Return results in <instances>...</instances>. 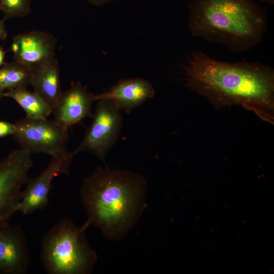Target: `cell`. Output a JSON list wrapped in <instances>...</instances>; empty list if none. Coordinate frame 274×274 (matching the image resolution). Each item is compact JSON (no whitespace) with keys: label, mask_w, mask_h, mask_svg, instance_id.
<instances>
[{"label":"cell","mask_w":274,"mask_h":274,"mask_svg":"<svg viewBox=\"0 0 274 274\" xmlns=\"http://www.w3.org/2000/svg\"><path fill=\"white\" fill-rule=\"evenodd\" d=\"M94 95L89 93L80 82H72L70 88L62 92L53 109L54 121L69 129L87 117H92Z\"/></svg>","instance_id":"8fae6325"},{"label":"cell","mask_w":274,"mask_h":274,"mask_svg":"<svg viewBox=\"0 0 274 274\" xmlns=\"http://www.w3.org/2000/svg\"><path fill=\"white\" fill-rule=\"evenodd\" d=\"M32 0H0V10L5 21L13 17H23L31 12Z\"/></svg>","instance_id":"2e32d148"},{"label":"cell","mask_w":274,"mask_h":274,"mask_svg":"<svg viewBox=\"0 0 274 274\" xmlns=\"http://www.w3.org/2000/svg\"><path fill=\"white\" fill-rule=\"evenodd\" d=\"M7 35V32L3 20H0V41L5 39Z\"/></svg>","instance_id":"ac0fdd59"},{"label":"cell","mask_w":274,"mask_h":274,"mask_svg":"<svg viewBox=\"0 0 274 274\" xmlns=\"http://www.w3.org/2000/svg\"><path fill=\"white\" fill-rule=\"evenodd\" d=\"M5 51L0 47V67L5 63Z\"/></svg>","instance_id":"ffe728a7"},{"label":"cell","mask_w":274,"mask_h":274,"mask_svg":"<svg viewBox=\"0 0 274 274\" xmlns=\"http://www.w3.org/2000/svg\"><path fill=\"white\" fill-rule=\"evenodd\" d=\"M33 75L30 70L15 60L5 63L0 67V90L27 88L31 85Z\"/></svg>","instance_id":"9a60e30c"},{"label":"cell","mask_w":274,"mask_h":274,"mask_svg":"<svg viewBox=\"0 0 274 274\" xmlns=\"http://www.w3.org/2000/svg\"><path fill=\"white\" fill-rule=\"evenodd\" d=\"M76 154L75 151H66L52 156L45 169L35 178L28 180L17 212L27 215L45 208L48 203L53 179L61 174L68 175L73 158Z\"/></svg>","instance_id":"ba28073f"},{"label":"cell","mask_w":274,"mask_h":274,"mask_svg":"<svg viewBox=\"0 0 274 274\" xmlns=\"http://www.w3.org/2000/svg\"><path fill=\"white\" fill-rule=\"evenodd\" d=\"M155 89L148 80L141 78L120 80L107 91L94 95L95 101L110 100L120 111L129 113L148 99L154 97Z\"/></svg>","instance_id":"7c38bea8"},{"label":"cell","mask_w":274,"mask_h":274,"mask_svg":"<svg viewBox=\"0 0 274 274\" xmlns=\"http://www.w3.org/2000/svg\"><path fill=\"white\" fill-rule=\"evenodd\" d=\"M30 263L27 237L22 227L0 223V274H25Z\"/></svg>","instance_id":"30bf717a"},{"label":"cell","mask_w":274,"mask_h":274,"mask_svg":"<svg viewBox=\"0 0 274 274\" xmlns=\"http://www.w3.org/2000/svg\"><path fill=\"white\" fill-rule=\"evenodd\" d=\"M4 97L13 99L23 109L26 117L45 119L52 113L51 107L35 91L18 88L4 92Z\"/></svg>","instance_id":"5bb4252c"},{"label":"cell","mask_w":274,"mask_h":274,"mask_svg":"<svg viewBox=\"0 0 274 274\" xmlns=\"http://www.w3.org/2000/svg\"><path fill=\"white\" fill-rule=\"evenodd\" d=\"M56 39L42 31H31L18 34L13 38L11 46L14 60L33 73L55 59Z\"/></svg>","instance_id":"9c48e42d"},{"label":"cell","mask_w":274,"mask_h":274,"mask_svg":"<svg viewBox=\"0 0 274 274\" xmlns=\"http://www.w3.org/2000/svg\"><path fill=\"white\" fill-rule=\"evenodd\" d=\"M188 27L194 37L223 45L235 54L263 40L266 11L255 0H191Z\"/></svg>","instance_id":"3957f363"},{"label":"cell","mask_w":274,"mask_h":274,"mask_svg":"<svg viewBox=\"0 0 274 274\" xmlns=\"http://www.w3.org/2000/svg\"><path fill=\"white\" fill-rule=\"evenodd\" d=\"M146 180L126 170L98 167L84 178L82 203L90 224L110 239L125 235L145 207Z\"/></svg>","instance_id":"7a4b0ae2"},{"label":"cell","mask_w":274,"mask_h":274,"mask_svg":"<svg viewBox=\"0 0 274 274\" xmlns=\"http://www.w3.org/2000/svg\"><path fill=\"white\" fill-rule=\"evenodd\" d=\"M184 72L187 86L215 106L241 105L273 123L272 67L258 62L219 61L195 51L189 55Z\"/></svg>","instance_id":"6da1fadb"},{"label":"cell","mask_w":274,"mask_h":274,"mask_svg":"<svg viewBox=\"0 0 274 274\" xmlns=\"http://www.w3.org/2000/svg\"><path fill=\"white\" fill-rule=\"evenodd\" d=\"M4 92L1 91L0 90V99L4 97Z\"/></svg>","instance_id":"7402d4cb"},{"label":"cell","mask_w":274,"mask_h":274,"mask_svg":"<svg viewBox=\"0 0 274 274\" xmlns=\"http://www.w3.org/2000/svg\"><path fill=\"white\" fill-rule=\"evenodd\" d=\"M16 130L15 123L0 120V138L13 135Z\"/></svg>","instance_id":"e0dca14e"},{"label":"cell","mask_w":274,"mask_h":274,"mask_svg":"<svg viewBox=\"0 0 274 274\" xmlns=\"http://www.w3.org/2000/svg\"><path fill=\"white\" fill-rule=\"evenodd\" d=\"M90 4L95 6H102L110 2L117 0H87Z\"/></svg>","instance_id":"d6986e66"},{"label":"cell","mask_w":274,"mask_h":274,"mask_svg":"<svg viewBox=\"0 0 274 274\" xmlns=\"http://www.w3.org/2000/svg\"><path fill=\"white\" fill-rule=\"evenodd\" d=\"M92 118L83 139L75 151L77 153L81 151L92 153L103 161L119 136L122 125L121 111L110 100L99 99Z\"/></svg>","instance_id":"52a82bcc"},{"label":"cell","mask_w":274,"mask_h":274,"mask_svg":"<svg viewBox=\"0 0 274 274\" xmlns=\"http://www.w3.org/2000/svg\"><path fill=\"white\" fill-rule=\"evenodd\" d=\"M60 84L59 63L56 58L34 72L31 83L33 91L51 107L52 111L62 93Z\"/></svg>","instance_id":"4fadbf2b"},{"label":"cell","mask_w":274,"mask_h":274,"mask_svg":"<svg viewBox=\"0 0 274 274\" xmlns=\"http://www.w3.org/2000/svg\"><path fill=\"white\" fill-rule=\"evenodd\" d=\"M87 221L79 227L68 219L53 226L44 235L41 259L50 274H88L92 272L97 254L85 236Z\"/></svg>","instance_id":"277c9868"},{"label":"cell","mask_w":274,"mask_h":274,"mask_svg":"<svg viewBox=\"0 0 274 274\" xmlns=\"http://www.w3.org/2000/svg\"><path fill=\"white\" fill-rule=\"evenodd\" d=\"M16 130L12 135L21 148L30 153L53 156L67 151L68 129L54 120L27 117L15 123Z\"/></svg>","instance_id":"5b68a950"},{"label":"cell","mask_w":274,"mask_h":274,"mask_svg":"<svg viewBox=\"0 0 274 274\" xmlns=\"http://www.w3.org/2000/svg\"><path fill=\"white\" fill-rule=\"evenodd\" d=\"M31 154L21 148L0 160V223L8 221L17 212L22 187L33 165Z\"/></svg>","instance_id":"8992f818"},{"label":"cell","mask_w":274,"mask_h":274,"mask_svg":"<svg viewBox=\"0 0 274 274\" xmlns=\"http://www.w3.org/2000/svg\"><path fill=\"white\" fill-rule=\"evenodd\" d=\"M262 2L266 3L270 5H272L274 3V0H259Z\"/></svg>","instance_id":"44dd1931"}]
</instances>
